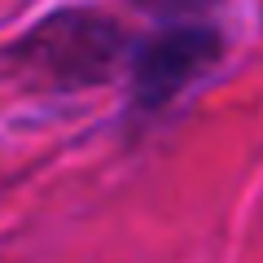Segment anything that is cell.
Wrapping results in <instances>:
<instances>
[{"label":"cell","mask_w":263,"mask_h":263,"mask_svg":"<svg viewBox=\"0 0 263 263\" xmlns=\"http://www.w3.org/2000/svg\"><path fill=\"white\" fill-rule=\"evenodd\" d=\"M18 57L53 84H88L101 79L119 57V31L97 13H62L31 31L18 44Z\"/></svg>","instance_id":"6da1fadb"},{"label":"cell","mask_w":263,"mask_h":263,"mask_svg":"<svg viewBox=\"0 0 263 263\" xmlns=\"http://www.w3.org/2000/svg\"><path fill=\"white\" fill-rule=\"evenodd\" d=\"M215 57V35L211 31H167L158 35L136 62V97L141 105H158L176 97L193 75H202Z\"/></svg>","instance_id":"7a4b0ae2"}]
</instances>
